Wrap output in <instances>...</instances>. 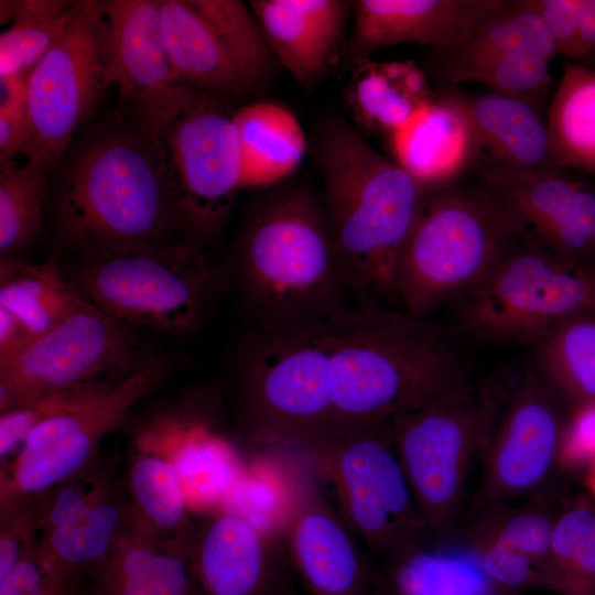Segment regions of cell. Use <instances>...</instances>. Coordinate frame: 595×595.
Returning a JSON list of instances; mask_svg holds the SVG:
<instances>
[{
  "instance_id": "cell-1",
  "label": "cell",
  "mask_w": 595,
  "mask_h": 595,
  "mask_svg": "<svg viewBox=\"0 0 595 595\" xmlns=\"http://www.w3.org/2000/svg\"><path fill=\"white\" fill-rule=\"evenodd\" d=\"M300 336L328 408L323 435L392 419L473 385L448 334L398 307L350 304L304 323Z\"/></svg>"
},
{
  "instance_id": "cell-2",
  "label": "cell",
  "mask_w": 595,
  "mask_h": 595,
  "mask_svg": "<svg viewBox=\"0 0 595 595\" xmlns=\"http://www.w3.org/2000/svg\"><path fill=\"white\" fill-rule=\"evenodd\" d=\"M52 214L57 245L75 259L187 240L147 136L119 117L89 130L72 150Z\"/></svg>"
},
{
  "instance_id": "cell-3",
  "label": "cell",
  "mask_w": 595,
  "mask_h": 595,
  "mask_svg": "<svg viewBox=\"0 0 595 595\" xmlns=\"http://www.w3.org/2000/svg\"><path fill=\"white\" fill-rule=\"evenodd\" d=\"M315 158L351 304L399 309L396 263L424 192L343 118L320 128Z\"/></svg>"
},
{
  "instance_id": "cell-4",
  "label": "cell",
  "mask_w": 595,
  "mask_h": 595,
  "mask_svg": "<svg viewBox=\"0 0 595 595\" xmlns=\"http://www.w3.org/2000/svg\"><path fill=\"white\" fill-rule=\"evenodd\" d=\"M226 268L253 326L312 322L351 304L326 209L303 190L250 210Z\"/></svg>"
},
{
  "instance_id": "cell-5",
  "label": "cell",
  "mask_w": 595,
  "mask_h": 595,
  "mask_svg": "<svg viewBox=\"0 0 595 595\" xmlns=\"http://www.w3.org/2000/svg\"><path fill=\"white\" fill-rule=\"evenodd\" d=\"M138 107L180 230L202 246L221 232L241 188L235 110L226 96L184 85Z\"/></svg>"
},
{
  "instance_id": "cell-6",
  "label": "cell",
  "mask_w": 595,
  "mask_h": 595,
  "mask_svg": "<svg viewBox=\"0 0 595 595\" xmlns=\"http://www.w3.org/2000/svg\"><path fill=\"white\" fill-rule=\"evenodd\" d=\"M520 241L504 207L480 184L425 192L396 263L399 309L428 318L478 286Z\"/></svg>"
},
{
  "instance_id": "cell-7",
  "label": "cell",
  "mask_w": 595,
  "mask_h": 595,
  "mask_svg": "<svg viewBox=\"0 0 595 595\" xmlns=\"http://www.w3.org/2000/svg\"><path fill=\"white\" fill-rule=\"evenodd\" d=\"M67 279L87 302L142 331L187 338L230 289L226 267L190 240L75 259Z\"/></svg>"
},
{
  "instance_id": "cell-8",
  "label": "cell",
  "mask_w": 595,
  "mask_h": 595,
  "mask_svg": "<svg viewBox=\"0 0 595 595\" xmlns=\"http://www.w3.org/2000/svg\"><path fill=\"white\" fill-rule=\"evenodd\" d=\"M454 302L467 335L534 346L565 320L595 311V266L521 240L485 281Z\"/></svg>"
},
{
  "instance_id": "cell-9",
  "label": "cell",
  "mask_w": 595,
  "mask_h": 595,
  "mask_svg": "<svg viewBox=\"0 0 595 595\" xmlns=\"http://www.w3.org/2000/svg\"><path fill=\"white\" fill-rule=\"evenodd\" d=\"M497 415L495 397L474 385L392 418L396 450L431 537L451 536L468 477Z\"/></svg>"
},
{
  "instance_id": "cell-10",
  "label": "cell",
  "mask_w": 595,
  "mask_h": 595,
  "mask_svg": "<svg viewBox=\"0 0 595 595\" xmlns=\"http://www.w3.org/2000/svg\"><path fill=\"white\" fill-rule=\"evenodd\" d=\"M304 446L318 457L340 513L372 556L387 559L430 536L396 450L392 419L338 430Z\"/></svg>"
},
{
  "instance_id": "cell-11",
  "label": "cell",
  "mask_w": 595,
  "mask_h": 595,
  "mask_svg": "<svg viewBox=\"0 0 595 595\" xmlns=\"http://www.w3.org/2000/svg\"><path fill=\"white\" fill-rule=\"evenodd\" d=\"M141 331L85 301L55 328L0 360V413L57 391L123 380L158 354Z\"/></svg>"
},
{
  "instance_id": "cell-12",
  "label": "cell",
  "mask_w": 595,
  "mask_h": 595,
  "mask_svg": "<svg viewBox=\"0 0 595 595\" xmlns=\"http://www.w3.org/2000/svg\"><path fill=\"white\" fill-rule=\"evenodd\" d=\"M113 85L102 1H76L63 34L32 69L20 153L51 172Z\"/></svg>"
},
{
  "instance_id": "cell-13",
  "label": "cell",
  "mask_w": 595,
  "mask_h": 595,
  "mask_svg": "<svg viewBox=\"0 0 595 595\" xmlns=\"http://www.w3.org/2000/svg\"><path fill=\"white\" fill-rule=\"evenodd\" d=\"M172 372V359L158 353L123 380L37 424L0 469V509L45 493L91 463L104 437Z\"/></svg>"
},
{
  "instance_id": "cell-14",
  "label": "cell",
  "mask_w": 595,
  "mask_h": 595,
  "mask_svg": "<svg viewBox=\"0 0 595 595\" xmlns=\"http://www.w3.org/2000/svg\"><path fill=\"white\" fill-rule=\"evenodd\" d=\"M178 85L221 96L260 93L280 66L249 4L160 0Z\"/></svg>"
},
{
  "instance_id": "cell-15",
  "label": "cell",
  "mask_w": 595,
  "mask_h": 595,
  "mask_svg": "<svg viewBox=\"0 0 595 595\" xmlns=\"http://www.w3.org/2000/svg\"><path fill=\"white\" fill-rule=\"evenodd\" d=\"M561 401L530 367L495 419L483 453V509L536 495L555 467L565 420Z\"/></svg>"
},
{
  "instance_id": "cell-16",
  "label": "cell",
  "mask_w": 595,
  "mask_h": 595,
  "mask_svg": "<svg viewBox=\"0 0 595 595\" xmlns=\"http://www.w3.org/2000/svg\"><path fill=\"white\" fill-rule=\"evenodd\" d=\"M478 175L522 241L595 266V184L562 169L517 171L487 165Z\"/></svg>"
},
{
  "instance_id": "cell-17",
  "label": "cell",
  "mask_w": 595,
  "mask_h": 595,
  "mask_svg": "<svg viewBox=\"0 0 595 595\" xmlns=\"http://www.w3.org/2000/svg\"><path fill=\"white\" fill-rule=\"evenodd\" d=\"M285 537L311 595H376L372 555L317 489L306 488L296 496Z\"/></svg>"
},
{
  "instance_id": "cell-18",
  "label": "cell",
  "mask_w": 595,
  "mask_h": 595,
  "mask_svg": "<svg viewBox=\"0 0 595 595\" xmlns=\"http://www.w3.org/2000/svg\"><path fill=\"white\" fill-rule=\"evenodd\" d=\"M502 1L356 0L340 58L353 69L371 53L392 45L457 48Z\"/></svg>"
},
{
  "instance_id": "cell-19",
  "label": "cell",
  "mask_w": 595,
  "mask_h": 595,
  "mask_svg": "<svg viewBox=\"0 0 595 595\" xmlns=\"http://www.w3.org/2000/svg\"><path fill=\"white\" fill-rule=\"evenodd\" d=\"M249 7L280 66L304 88L340 58L354 1L251 0Z\"/></svg>"
},
{
  "instance_id": "cell-20",
  "label": "cell",
  "mask_w": 595,
  "mask_h": 595,
  "mask_svg": "<svg viewBox=\"0 0 595 595\" xmlns=\"http://www.w3.org/2000/svg\"><path fill=\"white\" fill-rule=\"evenodd\" d=\"M394 163L431 192L455 185L482 160L469 120L447 90L389 134Z\"/></svg>"
},
{
  "instance_id": "cell-21",
  "label": "cell",
  "mask_w": 595,
  "mask_h": 595,
  "mask_svg": "<svg viewBox=\"0 0 595 595\" xmlns=\"http://www.w3.org/2000/svg\"><path fill=\"white\" fill-rule=\"evenodd\" d=\"M187 553L202 595H277L270 548L239 513L220 511L194 524Z\"/></svg>"
},
{
  "instance_id": "cell-22",
  "label": "cell",
  "mask_w": 595,
  "mask_h": 595,
  "mask_svg": "<svg viewBox=\"0 0 595 595\" xmlns=\"http://www.w3.org/2000/svg\"><path fill=\"white\" fill-rule=\"evenodd\" d=\"M102 9L112 80L121 100L141 106L178 85L164 40L160 0H107Z\"/></svg>"
},
{
  "instance_id": "cell-23",
  "label": "cell",
  "mask_w": 595,
  "mask_h": 595,
  "mask_svg": "<svg viewBox=\"0 0 595 595\" xmlns=\"http://www.w3.org/2000/svg\"><path fill=\"white\" fill-rule=\"evenodd\" d=\"M475 134L484 166L517 171L559 169L551 151L547 121L532 105L488 93L454 90Z\"/></svg>"
},
{
  "instance_id": "cell-24",
  "label": "cell",
  "mask_w": 595,
  "mask_h": 595,
  "mask_svg": "<svg viewBox=\"0 0 595 595\" xmlns=\"http://www.w3.org/2000/svg\"><path fill=\"white\" fill-rule=\"evenodd\" d=\"M131 526L126 488H115L80 519L41 532L35 552L45 577L87 586L91 574L108 558Z\"/></svg>"
},
{
  "instance_id": "cell-25",
  "label": "cell",
  "mask_w": 595,
  "mask_h": 595,
  "mask_svg": "<svg viewBox=\"0 0 595 595\" xmlns=\"http://www.w3.org/2000/svg\"><path fill=\"white\" fill-rule=\"evenodd\" d=\"M143 443L132 454L126 478L131 524L161 547L187 552L194 523L180 472L172 458Z\"/></svg>"
},
{
  "instance_id": "cell-26",
  "label": "cell",
  "mask_w": 595,
  "mask_h": 595,
  "mask_svg": "<svg viewBox=\"0 0 595 595\" xmlns=\"http://www.w3.org/2000/svg\"><path fill=\"white\" fill-rule=\"evenodd\" d=\"M433 97L425 74L412 61L366 60L351 69L344 89L351 123L372 134H391Z\"/></svg>"
},
{
  "instance_id": "cell-27",
  "label": "cell",
  "mask_w": 595,
  "mask_h": 595,
  "mask_svg": "<svg viewBox=\"0 0 595 595\" xmlns=\"http://www.w3.org/2000/svg\"><path fill=\"white\" fill-rule=\"evenodd\" d=\"M88 595H202L188 553L161 547L130 526L91 574Z\"/></svg>"
},
{
  "instance_id": "cell-28",
  "label": "cell",
  "mask_w": 595,
  "mask_h": 595,
  "mask_svg": "<svg viewBox=\"0 0 595 595\" xmlns=\"http://www.w3.org/2000/svg\"><path fill=\"white\" fill-rule=\"evenodd\" d=\"M431 536L387 558L390 595H513L485 573L478 555L462 538Z\"/></svg>"
},
{
  "instance_id": "cell-29",
  "label": "cell",
  "mask_w": 595,
  "mask_h": 595,
  "mask_svg": "<svg viewBox=\"0 0 595 595\" xmlns=\"http://www.w3.org/2000/svg\"><path fill=\"white\" fill-rule=\"evenodd\" d=\"M241 156V187L272 185L300 165L306 138L296 117L285 107L260 100L235 110Z\"/></svg>"
},
{
  "instance_id": "cell-30",
  "label": "cell",
  "mask_w": 595,
  "mask_h": 595,
  "mask_svg": "<svg viewBox=\"0 0 595 595\" xmlns=\"http://www.w3.org/2000/svg\"><path fill=\"white\" fill-rule=\"evenodd\" d=\"M86 300L67 279L62 259H0V306L13 313L33 339L48 333Z\"/></svg>"
},
{
  "instance_id": "cell-31",
  "label": "cell",
  "mask_w": 595,
  "mask_h": 595,
  "mask_svg": "<svg viewBox=\"0 0 595 595\" xmlns=\"http://www.w3.org/2000/svg\"><path fill=\"white\" fill-rule=\"evenodd\" d=\"M547 126L554 163L595 174V58L566 65L551 101Z\"/></svg>"
},
{
  "instance_id": "cell-32",
  "label": "cell",
  "mask_w": 595,
  "mask_h": 595,
  "mask_svg": "<svg viewBox=\"0 0 595 595\" xmlns=\"http://www.w3.org/2000/svg\"><path fill=\"white\" fill-rule=\"evenodd\" d=\"M532 347L531 368L560 401L595 400V311L565 320Z\"/></svg>"
},
{
  "instance_id": "cell-33",
  "label": "cell",
  "mask_w": 595,
  "mask_h": 595,
  "mask_svg": "<svg viewBox=\"0 0 595 595\" xmlns=\"http://www.w3.org/2000/svg\"><path fill=\"white\" fill-rule=\"evenodd\" d=\"M442 51V71L504 55L533 54L551 62L558 56L533 0H504L463 45Z\"/></svg>"
},
{
  "instance_id": "cell-34",
  "label": "cell",
  "mask_w": 595,
  "mask_h": 595,
  "mask_svg": "<svg viewBox=\"0 0 595 595\" xmlns=\"http://www.w3.org/2000/svg\"><path fill=\"white\" fill-rule=\"evenodd\" d=\"M0 76L26 75L66 29L76 2L62 0H1Z\"/></svg>"
},
{
  "instance_id": "cell-35",
  "label": "cell",
  "mask_w": 595,
  "mask_h": 595,
  "mask_svg": "<svg viewBox=\"0 0 595 595\" xmlns=\"http://www.w3.org/2000/svg\"><path fill=\"white\" fill-rule=\"evenodd\" d=\"M41 162L0 164V259L22 258L44 236L47 176Z\"/></svg>"
},
{
  "instance_id": "cell-36",
  "label": "cell",
  "mask_w": 595,
  "mask_h": 595,
  "mask_svg": "<svg viewBox=\"0 0 595 595\" xmlns=\"http://www.w3.org/2000/svg\"><path fill=\"white\" fill-rule=\"evenodd\" d=\"M554 593L595 595V502L578 497L559 509L551 544Z\"/></svg>"
},
{
  "instance_id": "cell-37",
  "label": "cell",
  "mask_w": 595,
  "mask_h": 595,
  "mask_svg": "<svg viewBox=\"0 0 595 595\" xmlns=\"http://www.w3.org/2000/svg\"><path fill=\"white\" fill-rule=\"evenodd\" d=\"M559 509L547 495H533L520 506L483 509L466 532L507 544L534 560L547 573L551 591V544Z\"/></svg>"
},
{
  "instance_id": "cell-38",
  "label": "cell",
  "mask_w": 595,
  "mask_h": 595,
  "mask_svg": "<svg viewBox=\"0 0 595 595\" xmlns=\"http://www.w3.org/2000/svg\"><path fill=\"white\" fill-rule=\"evenodd\" d=\"M551 61L533 54L504 55L441 71L451 85L478 82L490 93L523 100L538 110L549 89Z\"/></svg>"
},
{
  "instance_id": "cell-39",
  "label": "cell",
  "mask_w": 595,
  "mask_h": 595,
  "mask_svg": "<svg viewBox=\"0 0 595 595\" xmlns=\"http://www.w3.org/2000/svg\"><path fill=\"white\" fill-rule=\"evenodd\" d=\"M116 485L110 465L98 455L83 469L42 494L44 513L41 532L77 521Z\"/></svg>"
},
{
  "instance_id": "cell-40",
  "label": "cell",
  "mask_w": 595,
  "mask_h": 595,
  "mask_svg": "<svg viewBox=\"0 0 595 595\" xmlns=\"http://www.w3.org/2000/svg\"><path fill=\"white\" fill-rule=\"evenodd\" d=\"M111 383L115 382L99 381L57 391L0 413V469L13 459L28 434L37 424L86 400Z\"/></svg>"
},
{
  "instance_id": "cell-41",
  "label": "cell",
  "mask_w": 595,
  "mask_h": 595,
  "mask_svg": "<svg viewBox=\"0 0 595 595\" xmlns=\"http://www.w3.org/2000/svg\"><path fill=\"white\" fill-rule=\"evenodd\" d=\"M462 539L474 549L489 578L508 593L551 591L547 573L527 554L499 541L467 532Z\"/></svg>"
},
{
  "instance_id": "cell-42",
  "label": "cell",
  "mask_w": 595,
  "mask_h": 595,
  "mask_svg": "<svg viewBox=\"0 0 595 595\" xmlns=\"http://www.w3.org/2000/svg\"><path fill=\"white\" fill-rule=\"evenodd\" d=\"M42 494L0 509V580L35 547L43 528Z\"/></svg>"
},
{
  "instance_id": "cell-43",
  "label": "cell",
  "mask_w": 595,
  "mask_h": 595,
  "mask_svg": "<svg viewBox=\"0 0 595 595\" xmlns=\"http://www.w3.org/2000/svg\"><path fill=\"white\" fill-rule=\"evenodd\" d=\"M595 459V400L572 404L565 415L555 467L563 472L587 468Z\"/></svg>"
},
{
  "instance_id": "cell-44",
  "label": "cell",
  "mask_w": 595,
  "mask_h": 595,
  "mask_svg": "<svg viewBox=\"0 0 595 595\" xmlns=\"http://www.w3.org/2000/svg\"><path fill=\"white\" fill-rule=\"evenodd\" d=\"M555 44L558 56L576 60L577 0H533Z\"/></svg>"
},
{
  "instance_id": "cell-45",
  "label": "cell",
  "mask_w": 595,
  "mask_h": 595,
  "mask_svg": "<svg viewBox=\"0 0 595 595\" xmlns=\"http://www.w3.org/2000/svg\"><path fill=\"white\" fill-rule=\"evenodd\" d=\"M26 139V105L15 110L0 112V163L20 153Z\"/></svg>"
},
{
  "instance_id": "cell-46",
  "label": "cell",
  "mask_w": 595,
  "mask_h": 595,
  "mask_svg": "<svg viewBox=\"0 0 595 595\" xmlns=\"http://www.w3.org/2000/svg\"><path fill=\"white\" fill-rule=\"evenodd\" d=\"M33 340L22 322L0 306V360L19 353Z\"/></svg>"
},
{
  "instance_id": "cell-47",
  "label": "cell",
  "mask_w": 595,
  "mask_h": 595,
  "mask_svg": "<svg viewBox=\"0 0 595 595\" xmlns=\"http://www.w3.org/2000/svg\"><path fill=\"white\" fill-rule=\"evenodd\" d=\"M595 54V0H577L576 60Z\"/></svg>"
},
{
  "instance_id": "cell-48",
  "label": "cell",
  "mask_w": 595,
  "mask_h": 595,
  "mask_svg": "<svg viewBox=\"0 0 595 595\" xmlns=\"http://www.w3.org/2000/svg\"><path fill=\"white\" fill-rule=\"evenodd\" d=\"M29 77L0 76V112L15 110L26 105Z\"/></svg>"
},
{
  "instance_id": "cell-49",
  "label": "cell",
  "mask_w": 595,
  "mask_h": 595,
  "mask_svg": "<svg viewBox=\"0 0 595 595\" xmlns=\"http://www.w3.org/2000/svg\"><path fill=\"white\" fill-rule=\"evenodd\" d=\"M31 595H88L87 586L62 583L44 576L42 584Z\"/></svg>"
},
{
  "instance_id": "cell-50",
  "label": "cell",
  "mask_w": 595,
  "mask_h": 595,
  "mask_svg": "<svg viewBox=\"0 0 595 595\" xmlns=\"http://www.w3.org/2000/svg\"><path fill=\"white\" fill-rule=\"evenodd\" d=\"M585 487L588 491V497L595 502V459L586 468Z\"/></svg>"
}]
</instances>
